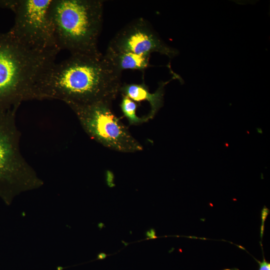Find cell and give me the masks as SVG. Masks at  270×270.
<instances>
[{"mask_svg":"<svg viewBox=\"0 0 270 270\" xmlns=\"http://www.w3.org/2000/svg\"><path fill=\"white\" fill-rule=\"evenodd\" d=\"M121 74L102 53L71 54L45 70L36 86V100H60L70 107L112 104L120 93Z\"/></svg>","mask_w":270,"mask_h":270,"instance_id":"6da1fadb","label":"cell"},{"mask_svg":"<svg viewBox=\"0 0 270 270\" xmlns=\"http://www.w3.org/2000/svg\"><path fill=\"white\" fill-rule=\"evenodd\" d=\"M58 54L32 50L9 32H0V112L36 100L37 84Z\"/></svg>","mask_w":270,"mask_h":270,"instance_id":"7a4b0ae2","label":"cell"},{"mask_svg":"<svg viewBox=\"0 0 270 270\" xmlns=\"http://www.w3.org/2000/svg\"><path fill=\"white\" fill-rule=\"evenodd\" d=\"M101 0H52L51 15L60 50L96 55L103 18Z\"/></svg>","mask_w":270,"mask_h":270,"instance_id":"3957f363","label":"cell"},{"mask_svg":"<svg viewBox=\"0 0 270 270\" xmlns=\"http://www.w3.org/2000/svg\"><path fill=\"white\" fill-rule=\"evenodd\" d=\"M17 109L0 112V198L8 204L21 192L43 184L20 153Z\"/></svg>","mask_w":270,"mask_h":270,"instance_id":"277c9868","label":"cell"},{"mask_svg":"<svg viewBox=\"0 0 270 270\" xmlns=\"http://www.w3.org/2000/svg\"><path fill=\"white\" fill-rule=\"evenodd\" d=\"M52 0H14V23L10 33L20 44L40 52H60L51 15Z\"/></svg>","mask_w":270,"mask_h":270,"instance_id":"5b68a950","label":"cell"},{"mask_svg":"<svg viewBox=\"0 0 270 270\" xmlns=\"http://www.w3.org/2000/svg\"><path fill=\"white\" fill-rule=\"evenodd\" d=\"M111 104L99 102L70 108L86 133L104 146L122 152L142 150V145L113 112Z\"/></svg>","mask_w":270,"mask_h":270,"instance_id":"8992f818","label":"cell"},{"mask_svg":"<svg viewBox=\"0 0 270 270\" xmlns=\"http://www.w3.org/2000/svg\"><path fill=\"white\" fill-rule=\"evenodd\" d=\"M108 48L146 56L156 52L170 59L179 54L178 50L168 45L143 18L133 20L118 31L110 42Z\"/></svg>","mask_w":270,"mask_h":270,"instance_id":"52a82bcc","label":"cell"},{"mask_svg":"<svg viewBox=\"0 0 270 270\" xmlns=\"http://www.w3.org/2000/svg\"><path fill=\"white\" fill-rule=\"evenodd\" d=\"M174 78H176V76H173L172 78L166 82H159L158 88L153 93L150 92L144 82L140 84H122L120 93L122 96H125L136 102L142 101L148 102L150 109L146 116L150 120L154 116L163 106L164 87Z\"/></svg>","mask_w":270,"mask_h":270,"instance_id":"ba28073f","label":"cell"},{"mask_svg":"<svg viewBox=\"0 0 270 270\" xmlns=\"http://www.w3.org/2000/svg\"><path fill=\"white\" fill-rule=\"evenodd\" d=\"M104 56L112 66L121 74L126 70L143 71L151 66L150 64V56L116 52L108 48Z\"/></svg>","mask_w":270,"mask_h":270,"instance_id":"9c48e42d","label":"cell"},{"mask_svg":"<svg viewBox=\"0 0 270 270\" xmlns=\"http://www.w3.org/2000/svg\"><path fill=\"white\" fill-rule=\"evenodd\" d=\"M138 106L136 102L125 96H122L120 107L130 124L139 125L149 120L146 116L142 117L138 116L136 112Z\"/></svg>","mask_w":270,"mask_h":270,"instance_id":"30bf717a","label":"cell"},{"mask_svg":"<svg viewBox=\"0 0 270 270\" xmlns=\"http://www.w3.org/2000/svg\"><path fill=\"white\" fill-rule=\"evenodd\" d=\"M259 270H270V264L264 258L262 262H259Z\"/></svg>","mask_w":270,"mask_h":270,"instance_id":"8fae6325","label":"cell"},{"mask_svg":"<svg viewBox=\"0 0 270 270\" xmlns=\"http://www.w3.org/2000/svg\"><path fill=\"white\" fill-rule=\"evenodd\" d=\"M146 236L148 237V238H156L154 230L151 229L150 230L146 232Z\"/></svg>","mask_w":270,"mask_h":270,"instance_id":"7c38bea8","label":"cell"},{"mask_svg":"<svg viewBox=\"0 0 270 270\" xmlns=\"http://www.w3.org/2000/svg\"><path fill=\"white\" fill-rule=\"evenodd\" d=\"M113 178H114L113 175L112 174H111V173H110V174H108L107 176L106 180H107L108 184L110 186H112V184Z\"/></svg>","mask_w":270,"mask_h":270,"instance_id":"4fadbf2b","label":"cell"},{"mask_svg":"<svg viewBox=\"0 0 270 270\" xmlns=\"http://www.w3.org/2000/svg\"><path fill=\"white\" fill-rule=\"evenodd\" d=\"M107 256V255L104 253H100L98 255V258L100 260H103Z\"/></svg>","mask_w":270,"mask_h":270,"instance_id":"5bb4252c","label":"cell"}]
</instances>
